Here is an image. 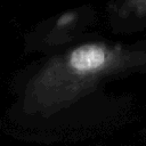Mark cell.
I'll list each match as a JSON object with an SVG mask.
<instances>
[{
	"label": "cell",
	"instance_id": "cell-1",
	"mask_svg": "<svg viewBox=\"0 0 146 146\" xmlns=\"http://www.w3.org/2000/svg\"><path fill=\"white\" fill-rule=\"evenodd\" d=\"M117 49L111 50L106 44L88 42L75 47L67 56V64L80 73L95 72L104 67L117 54Z\"/></svg>",
	"mask_w": 146,
	"mask_h": 146
}]
</instances>
